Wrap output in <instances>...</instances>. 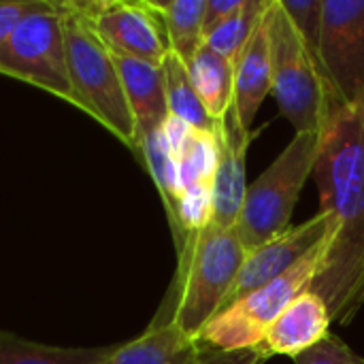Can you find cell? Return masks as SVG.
<instances>
[{
    "label": "cell",
    "mask_w": 364,
    "mask_h": 364,
    "mask_svg": "<svg viewBox=\"0 0 364 364\" xmlns=\"http://www.w3.org/2000/svg\"><path fill=\"white\" fill-rule=\"evenodd\" d=\"M0 75L26 81L75 105L58 2L49 0L45 9L28 15L15 28L0 53Z\"/></svg>",
    "instance_id": "7"
},
{
    "label": "cell",
    "mask_w": 364,
    "mask_h": 364,
    "mask_svg": "<svg viewBox=\"0 0 364 364\" xmlns=\"http://www.w3.org/2000/svg\"><path fill=\"white\" fill-rule=\"evenodd\" d=\"M113 58L122 77L130 113L136 124V141H141L145 134L160 130L164 122L168 119L164 73L160 64L132 60V58H119V55H113Z\"/></svg>",
    "instance_id": "13"
},
{
    "label": "cell",
    "mask_w": 364,
    "mask_h": 364,
    "mask_svg": "<svg viewBox=\"0 0 364 364\" xmlns=\"http://www.w3.org/2000/svg\"><path fill=\"white\" fill-rule=\"evenodd\" d=\"M271 354L260 346L254 350H237V352H220L205 350L196 364H264Z\"/></svg>",
    "instance_id": "26"
},
{
    "label": "cell",
    "mask_w": 364,
    "mask_h": 364,
    "mask_svg": "<svg viewBox=\"0 0 364 364\" xmlns=\"http://www.w3.org/2000/svg\"><path fill=\"white\" fill-rule=\"evenodd\" d=\"M326 247L328 237L288 273L260 286L258 290L245 294L243 299L220 311L205 326V331L198 337V343L205 350L220 352L260 348L275 318L318 279L326 258Z\"/></svg>",
    "instance_id": "6"
},
{
    "label": "cell",
    "mask_w": 364,
    "mask_h": 364,
    "mask_svg": "<svg viewBox=\"0 0 364 364\" xmlns=\"http://www.w3.org/2000/svg\"><path fill=\"white\" fill-rule=\"evenodd\" d=\"M294 364H364V356L356 354L346 341H341L337 335L324 337L316 348L309 352L292 358Z\"/></svg>",
    "instance_id": "24"
},
{
    "label": "cell",
    "mask_w": 364,
    "mask_h": 364,
    "mask_svg": "<svg viewBox=\"0 0 364 364\" xmlns=\"http://www.w3.org/2000/svg\"><path fill=\"white\" fill-rule=\"evenodd\" d=\"M160 66H162V73H164V90H166L168 115L183 119L186 124H190L196 130L213 132L215 124L207 115L196 90H194V83L190 79L186 62L179 60L173 51H168V55L164 58V62Z\"/></svg>",
    "instance_id": "19"
},
{
    "label": "cell",
    "mask_w": 364,
    "mask_h": 364,
    "mask_svg": "<svg viewBox=\"0 0 364 364\" xmlns=\"http://www.w3.org/2000/svg\"><path fill=\"white\" fill-rule=\"evenodd\" d=\"M139 156L143 158L156 188L158 194L164 203L166 209V218L171 224V230L175 228V220H177V200H179V179H177V164L175 158L166 145V139L160 130H154L149 134H145L139 141Z\"/></svg>",
    "instance_id": "20"
},
{
    "label": "cell",
    "mask_w": 364,
    "mask_h": 364,
    "mask_svg": "<svg viewBox=\"0 0 364 364\" xmlns=\"http://www.w3.org/2000/svg\"><path fill=\"white\" fill-rule=\"evenodd\" d=\"M111 348H53L0 331V364H98Z\"/></svg>",
    "instance_id": "18"
},
{
    "label": "cell",
    "mask_w": 364,
    "mask_h": 364,
    "mask_svg": "<svg viewBox=\"0 0 364 364\" xmlns=\"http://www.w3.org/2000/svg\"><path fill=\"white\" fill-rule=\"evenodd\" d=\"M205 348L173 322H151L132 341L113 346L98 364H196Z\"/></svg>",
    "instance_id": "14"
},
{
    "label": "cell",
    "mask_w": 364,
    "mask_h": 364,
    "mask_svg": "<svg viewBox=\"0 0 364 364\" xmlns=\"http://www.w3.org/2000/svg\"><path fill=\"white\" fill-rule=\"evenodd\" d=\"M179 194L192 186L211 183L218 168V141L215 132L194 130L183 145V149L175 156Z\"/></svg>",
    "instance_id": "22"
},
{
    "label": "cell",
    "mask_w": 364,
    "mask_h": 364,
    "mask_svg": "<svg viewBox=\"0 0 364 364\" xmlns=\"http://www.w3.org/2000/svg\"><path fill=\"white\" fill-rule=\"evenodd\" d=\"M282 9L301 32L305 43L318 53L320 26H322V0H279Z\"/></svg>",
    "instance_id": "23"
},
{
    "label": "cell",
    "mask_w": 364,
    "mask_h": 364,
    "mask_svg": "<svg viewBox=\"0 0 364 364\" xmlns=\"http://www.w3.org/2000/svg\"><path fill=\"white\" fill-rule=\"evenodd\" d=\"M245 0H207L205 9V21H203V34L205 38L220 26L224 23L230 15H235Z\"/></svg>",
    "instance_id": "27"
},
{
    "label": "cell",
    "mask_w": 364,
    "mask_h": 364,
    "mask_svg": "<svg viewBox=\"0 0 364 364\" xmlns=\"http://www.w3.org/2000/svg\"><path fill=\"white\" fill-rule=\"evenodd\" d=\"M73 4L113 55L151 64H162L168 55L166 32L151 2L94 0Z\"/></svg>",
    "instance_id": "9"
},
{
    "label": "cell",
    "mask_w": 364,
    "mask_h": 364,
    "mask_svg": "<svg viewBox=\"0 0 364 364\" xmlns=\"http://www.w3.org/2000/svg\"><path fill=\"white\" fill-rule=\"evenodd\" d=\"M318 58L346 107L364 98V0H322Z\"/></svg>",
    "instance_id": "8"
},
{
    "label": "cell",
    "mask_w": 364,
    "mask_h": 364,
    "mask_svg": "<svg viewBox=\"0 0 364 364\" xmlns=\"http://www.w3.org/2000/svg\"><path fill=\"white\" fill-rule=\"evenodd\" d=\"M331 324L333 320L326 303L307 288L275 318L262 339V348L271 356L282 354L296 358L328 337Z\"/></svg>",
    "instance_id": "12"
},
{
    "label": "cell",
    "mask_w": 364,
    "mask_h": 364,
    "mask_svg": "<svg viewBox=\"0 0 364 364\" xmlns=\"http://www.w3.org/2000/svg\"><path fill=\"white\" fill-rule=\"evenodd\" d=\"M218 168L213 177V224L220 228H235L243 198L247 192V149L254 132L247 130L235 107L215 122Z\"/></svg>",
    "instance_id": "11"
},
{
    "label": "cell",
    "mask_w": 364,
    "mask_h": 364,
    "mask_svg": "<svg viewBox=\"0 0 364 364\" xmlns=\"http://www.w3.org/2000/svg\"><path fill=\"white\" fill-rule=\"evenodd\" d=\"M151 6L162 19L168 49L188 64L196 55V51L205 45L203 21H205L207 0L151 2Z\"/></svg>",
    "instance_id": "17"
},
{
    "label": "cell",
    "mask_w": 364,
    "mask_h": 364,
    "mask_svg": "<svg viewBox=\"0 0 364 364\" xmlns=\"http://www.w3.org/2000/svg\"><path fill=\"white\" fill-rule=\"evenodd\" d=\"M186 66L207 115L220 122L235 100V64L203 45Z\"/></svg>",
    "instance_id": "16"
},
{
    "label": "cell",
    "mask_w": 364,
    "mask_h": 364,
    "mask_svg": "<svg viewBox=\"0 0 364 364\" xmlns=\"http://www.w3.org/2000/svg\"><path fill=\"white\" fill-rule=\"evenodd\" d=\"M49 0H0V53L15 28L32 13L45 9Z\"/></svg>",
    "instance_id": "25"
},
{
    "label": "cell",
    "mask_w": 364,
    "mask_h": 364,
    "mask_svg": "<svg viewBox=\"0 0 364 364\" xmlns=\"http://www.w3.org/2000/svg\"><path fill=\"white\" fill-rule=\"evenodd\" d=\"M322 141L324 134L320 132H294L292 141L273 164L247 186L235 224L245 254L290 228L292 211L307 179L314 175Z\"/></svg>",
    "instance_id": "5"
},
{
    "label": "cell",
    "mask_w": 364,
    "mask_h": 364,
    "mask_svg": "<svg viewBox=\"0 0 364 364\" xmlns=\"http://www.w3.org/2000/svg\"><path fill=\"white\" fill-rule=\"evenodd\" d=\"M314 177L331 232L311 290L333 322L350 324L364 305V98L346 107L326 130Z\"/></svg>",
    "instance_id": "1"
},
{
    "label": "cell",
    "mask_w": 364,
    "mask_h": 364,
    "mask_svg": "<svg viewBox=\"0 0 364 364\" xmlns=\"http://www.w3.org/2000/svg\"><path fill=\"white\" fill-rule=\"evenodd\" d=\"M264 23L271 47V94L294 132H320L346 109L328 83L318 53L305 43L279 0H269Z\"/></svg>",
    "instance_id": "3"
},
{
    "label": "cell",
    "mask_w": 364,
    "mask_h": 364,
    "mask_svg": "<svg viewBox=\"0 0 364 364\" xmlns=\"http://www.w3.org/2000/svg\"><path fill=\"white\" fill-rule=\"evenodd\" d=\"M269 94H271V47H269L264 15H262L254 36L250 38L247 47L235 62L232 107L247 130H252V124Z\"/></svg>",
    "instance_id": "15"
},
{
    "label": "cell",
    "mask_w": 364,
    "mask_h": 364,
    "mask_svg": "<svg viewBox=\"0 0 364 364\" xmlns=\"http://www.w3.org/2000/svg\"><path fill=\"white\" fill-rule=\"evenodd\" d=\"M328 230H331L328 215L324 211H318L307 222L290 226L286 232H282L275 239L262 243L260 247L247 252L243 267L237 275V282L228 294L226 307H230L232 303H237L245 294L258 290L260 286H264V284L282 277L284 273H288L311 250H316L322 241H326Z\"/></svg>",
    "instance_id": "10"
},
{
    "label": "cell",
    "mask_w": 364,
    "mask_h": 364,
    "mask_svg": "<svg viewBox=\"0 0 364 364\" xmlns=\"http://www.w3.org/2000/svg\"><path fill=\"white\" fill-rule=\"evenodd\" d=\"M58 6L62 13L75 107L136 151V124L130 113L113 53L102 45L73 2H58Z\"/></svg>",
    "instance_id": "4"
},
{
    "label": "cell",
    "mask_w": 364,
    "mask_h": 364,
    "mask_svg": "<svg viewBox=\"0 0 364 364\" xmlns=\"http://www.w3.org/2000/svg\"><path fill=\"white\" fill-rule=\"evenodd\" d=\"M267 4L269 0H245L235 15H230L205 38V45L235 64L254 36Z\"/></svg>",
    "instance_id": "21"
},
{
    "label": "cell",
    "mask_w": 364,
    "mask_h": 364,
    "mask_svg": "<svg viewBox=\"0 0 364 364\" xmlns=\"http://www.w3.org/2000/svg\"><path fill=\"white\" fill-rule=\"evenodd\" d=\"M243 260L245 247L235 228L209 224L190 232L177 252L175 282L154 322H173L198 341L205 326L226 307Z\"/></svg>",
    "instance_id": "2"
}]
</instances>
